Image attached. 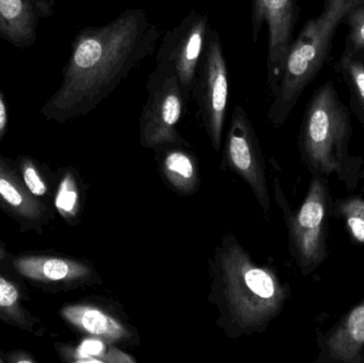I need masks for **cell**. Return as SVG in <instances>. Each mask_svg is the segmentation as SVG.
<instances>
[{
    "mask_svg": "<svg viewBox=\"0 0 364 363\" xmlns=\"http://www.w3.org/2000/svg\"><path fill=\"white\" fill-rule=\"evenodd\" d=\"M161 36L142 9H127L110 23L75 36L59 89L41 109L48 121L65 123L97 108L151 57Z\"/></svg>",
    "mask_w": 364,
    "mask_h": 363,
    "instance_id": "obj_1",
    "label": "cell"
},
{
    "mask_svg": "<svg viewBox=\"0 0 364 363\" xmlns=\"http://www.w3.org/2000/svg\"><path fill=\"white\" fill-rule=\"evenodd\" d=\"M212 298L220 324L229 337L264 332L290 298V287L275 271L252 261L235 237L223 238L216 249Z\"/></svg>",
    "mask_w": 364,
    "mask_h": 363,
    "instance_id": "obj_2",
    "label": "cell"
},
{
    "mask_svg": "<svg viewBox=\"0 0 364 363\" xmlns=\"http://www.w3.org/2000/svg\"><path fill=\"white\" fill-rule=\"evenodd\" d=\"M352 136V111L329 79L312 94L299 130L301 162L311 176L336 175L354 192L364 178V160L350 153Z\"/></svg>",
    "mask_w": 364,
    "mask_h": 363,
    "instance_id": "obj_3",
    "label": "cell"
},
{
    "mask_svg": "<svg viewBox=\"0 0 364 363\" xmlns=\"http://www.w3.org/2000/svg\"><path fill=\"white\" fill-rule=\"evenodd\" d=\"M364 0H323L318 16L304 25L293 40L277 92L267 112V121L279 128L288 121L304 91L324 68L333 48L337 30L346 15Z\"/></svg>",
    "mask_w": 364,
    "mask_h": 363,
    "instance_id": "obj_4",
    "label": "cell"
},
{
    "mask_svg": "<svg viewBox=\"0 0 364 363\" xmlns=\"http://www.w3.org/2000/svg\"><path fill=\"white\" fill-rule=\"evenodd\" d=\"M278 204L288 226L290 251L304 276L312 274L328 258L329 219L333 200L328 178L312 176L307 194L296 212H292L277 185Z\"/></svg>",
    "mask_w": 364,
    "mask_h": 363,
    "instance_id": "obj_5",
    "label": "cell"
},
{
    "mask_svg": "<svg viewBox=\"0 0 364 363\" xmlns=\"http://www.w3.org/2000/svg\"><path fill=\"white\" fill-rule=\"evenodd\" d=\"M147 99L140 117V143L144 148L160 149L179 144L177 125L188 104L176 72L168 65H157L149 75Z\"/></svg>",
    "mask_w": 364,
    "mask_h": 363,
    "instance_id": "obj_6",
    "label": "cell"
},
{
    "mask_svg": "<svg viewBox=\"0 0 364 363\" xmlns=\"http://www.w3.org/2000/svg\"><path fill=\"white\" fill-rule=\"evenodd\" d=\"M228 96V66L224 48L218 30L211 28L195 75L192 99L198 106L205 131L216 151L222 145Z\"/></svg>",
    "mask_w": 364,
    "mask_h": 363,
    "instance_id": "obj_7",
    "label": "cell"
},
{
    "mask_svg": "<svg viewBox=\"0 0 364 363\" xmlns=\"http://www.w3.org/2000/svg\"><path fill=\"white\" fill-rule=\"evenodd\" d=\"M252 40L258 44L263 26H267V87L269 97L277 92L294 30L301 16L299 0H250Z\"/></svg>",
    "mask_w": 364,
    "mask_h": 363,
    "instance_id": "obj_8",
    "label": "cell"
},
{
    "mask_svg": "<svg viewBox=\"0 0 364 363\" xmlns=\"http://www.w3.org/2000/svg\"><path fill=\"white\" fill-rule=\"evenodd\" d=\"M211 25L208 13L192 11L168 30L157 50V65H168L178 77L184 96L192 99L193 85Z\"/></svg>",
    "mask_w": 364,
    "mask_h": 363,
    "instance_id": "obj_9",
    "label": "cell"
},
{
    "mask_svg": "<svg viewBox=\"0 0 364 363\" xmlns=\"http://www.w3.org/2000/svg\"><path fill=\"white\" fill-rule=\"evenodd\" d=\"M225 161L250 185L265 213L271 209L260 142L243 107L237 104L226 136Z\"/></svg>",
    "mask_w": 364,
    "mask_h": 363,
    "instance_id": "obj_10",
    "label": "cell"
},
{
    "mask_svg": "<svg viewBox=\"0 0 364 363\" xmlns=\"http://www.w3.org/2000/svg\"><path fill=\"white\" fill-rule=\"evenodd\" d=\"M13 271L25 281L45 291H68L100 281L90 264L51 255H21L12 257Z\"/></svg>",
    "mask_w": 364,
    "mask_h": 363,
    "instance_id": "obj_11",
    "label": "cell"
},
{
    "mask_svg": "<svg viewBox=\"0 0 364 363\" xmlns=\"http://www.w3.org/2000/svg\"><path fill=\"white\" fill-rule=\"evenodd\" d=\"M316 363H363L364 298L318 338Z\"/></svg>",
    "mask_w": 364,
    "mask_h": 363,
    "instance_id": "obj_12",
    "label": "cell"
},
{
    "mask_svg": "<svg viewBox=\"0 0 364 363\" xmlns=\"http://www.w3.org/2000/svg\"><path fill=\"white\" fill-rule=\"evenodd\" d=\"M55 0H0V38L18 48L31 46L42 19L53 15Z\"/></svg>",
    "mask_w": 364,
    "mask_h": 363,
    "instance_id": "obj_13",
    "label": "cell"
},
{
    "mask_svg": "<svg viewBox=\"0 0 364 363\" xmlns=\"http://www.w3.org/2000/svg\"><path fill=\"white\" fill-rule=\"evenodd\" d=\"M0 198L6 212L23 227L42 228L53 217L51 209L30 193L19 174L0 156Z\"/></svg>",
    "mask_w": 364,
    "mask_h": 363,
    "instance_id": "obj_14",
    "label": "cell"
},
{
    "mask_svg": "<svg viewBox=\"0 0 364 363\" xmlns=\"http://www.w3.org/2000/svg\"><path fill=\"white\" fill-rule=\"evenodd\" d=\"M60 315L79 332L109 343L129 340L132 337V332L119 320L93 305H66Z\"/></svg>",
    "mask_w": 364,
    "mask_h": 363,
    "instance_id": "obj_15",
    "label": "cell"
},
{
    "mask_svg": "<svg viewBox=\"0 0 364 363\" xmlns=\"http://www.w3.org/2000/svg\"><path fill=\"white\" fill-rule=\"evenodd\" d=\"M175 145L162 147V174L168 185L181 195H191L199 185V172L194 156Z\"/></svg>",
    "mask_w": 364,
    "mask_h": 363,
    "instance_id": "obj_16",
    "label": "cell"
},
{
    "mask_svg": "<svg viewBox=\"0 0 364 363\" xmlns=\"http://www.w3.org/2000/svg\"><path fill=\"white\" fill-rule=\"evenodd\" d=\"M0 320L9 325L41 337L44 327L23 305V296L14 281L0 274Z\"/></svg>",
    "mask_w": 364,
    "mask_h": 363,
    "instance_id": "obj_17",
    "label": "cell"
},
{
    "mask_svg": "<svg viewBox=\"0 0 364 363\" xmlns=\"http://www.w3.org/2000/svg\"><path fill=\"white\" fill-rule=\"evenodd\" d=\"M111 343L95 337L83 340L77 347H57L60 356L68 362L75 363H124L136 362L127 354L119 351Z\"/></svg>",
    "mask_w": 364,
    "mask_h": 363,
    "instance_id": "obj_18",
    "label": "cell"
},
{
    "mask_svg": "<svg viewBox=\"0 0 364 363\" xmlns=\"http://www.w3.org/2000/svg\"><path fill=\"white\" fill-rule=\"evenodd\" d=\"M336 74L341 76L350 93V109L358 119L364 131V65L357 55L342 59L335 65Z\"/></svg>",
    "mask_w": 364,
    "mask_h": 363,
    "instance_id": "obj_19",
    "label": "cell"
},
{
    "mask_svg": "<svg viewBox=\"0 0 364 363\" xmlns=\"http://www.w3.org/2000/svg\"><path fill=\"white\" fill-rule=\"evenodd\" d=\"M333 217L343 222L350 240L364 246V197L350 195L333 200Z\"/></svg>",
    "mask_w": 364,
    "mask_h": 363,
    "instance_id": "obj_20",
    "label": "cell"
},
{
    "mask_svg": "<svg viewBox=\"0 0 364 363\" xmlns=\"http://www.w3.org/2000/svg\"><path fill=\"white\" fill-rule=\"evenodd\" d=\"M79 193L80 192L75 173L72 170H66L58 187L55 205L60 215L70 223L76 220L80 212Z\"/></svg>",
    "mask_w": 364,
    "mask_h": 363,
    "instance_id": "obj_21",
    "label": "cell"
},
{
    "mask_svg": "<svg viewBox=\"0 0 364 363\" xmlns=\"http://www.w3.org/2000/svg\"><path fill=\"white\" fill-rule=\"evenodd\" d=\"M344 25L348 26V36L344 49L340 58L355 57L364 50V2L357 4L344 17Z\"/></svg>",
    "mask_w": 364,
    "mask_h": 363,
    "instance_id": "obj_22",
    "label": "cell"
},
{
    "mask_svg": "<svg viewBox=\"0 0 364 363\" xmlns=\"http://www.w3.org/2000/svg\"><path fill=\"white\" fill-rule=\"evenodd\" d=\"M19 176L30 193L36 197L42 198L49 195L48 185L36 166V161L28 156H19L16 159Z\"/></svg>",
    "mask_w": 364,
    "mask_h": 363,
    "instance_id": "obj_23",
    "label": "cell"
},
{
    "mask_svg": "<svg viewBox=\"0 0 364 363\" xmlns=\"http://www.w3.org/2000/svg\"><path fill=\"white\" fill-rule=\"evenodd\" d=\"M9 114L8 107H6V98L0 89V142L4 139L8 126Z\"/></svg>",
    "mask_w": 364,
    "mask_h": 363,
    "instance_id": "obj_24",
    "label": "cell"
},
{
    "mask_svg": "<svg viewBox=\"0 0 364 363\" xmlns=\"http://www.w3.org/2000/svg\"><path fill=\"white\" fill-rule=\"evenodd\" d=\"M8 362L11 363H36V360L30 354L21 351H13L8 355Z\"/></svg>",
    "mask_w": 364,
    "mask_h": 363,
    "instance_id": "obj_25",
    "label": "cell"
},
{
    "mask_svg": "<svg viewBox=\"0 0 364 363\" xmlns=\"http://www.w3.org/2000/svg\"><path fill=\"white\" fill-rule=\"evenodd\" d=\"M11 259H12V255L4 249V245L0 243V266L4 264H10Z\"/></svg>",
    "mask_w": 364,
    "mask_h": 363,
    "instance_id": "obj_26",
    "label": "cell"
},
{
    "mask_svg": "<svg viewBox=\"0 0 364 363\" xmlns=\"http://www.w3.org/2000/svg\"><path fill=\"white\" fill-rule=\"evenodd\" d=\"M357 57H358L359 59L361 60V62H363L364 65V50L363 51V53H358V55H357Z\"/></svg>",
    "mask_w": 364,
    "mask_h": 363,
    "instance_id": "obj_27",
    "label": "cell"
},
{
    "mask_svg": "<svg viewBox=\"0 0 364 363\" xmlns=\"http://www.w3.org/2000/svg\"><path fill=\"white\" fill-rule=\"evenodd\" d=\"M0 209H1V210L6 211V206H4V202H2L1 198H0Z\"/></svg>",
    "mask_w": 364,
    "mask_h": 363,
    "instance_id": "obj_28",
    "label": "cell"
},
{
    "mask_svg": "<svg viewBox=\"0 0 364 363\" xmlns=\"http://www.w3.org/2000/svg\"><path fill=\"white\" fill-rule=\"evenodd\" d=\"M4 362V360L1 359V357H0V363Z\"/></svg>",
    "mask_w": 364,
    "mask_h": 363,
    "instance_id": "obj_29",
    "label": "cell"
},
{
    "mask_svg": "<svg viewBox=\"0 0 364 363\" xmlns=\"http://www.w3.org/2000/svg\"><path fill=\"white\" fill-rule=\"evenodd\" d=\"M363 363H364V358H363Z\"/></svg>",
    "mask_w": 364,
    "mask_h": 363,
    "instance_id": "obj_30",
    "label": "cell"
}]
</instances>
